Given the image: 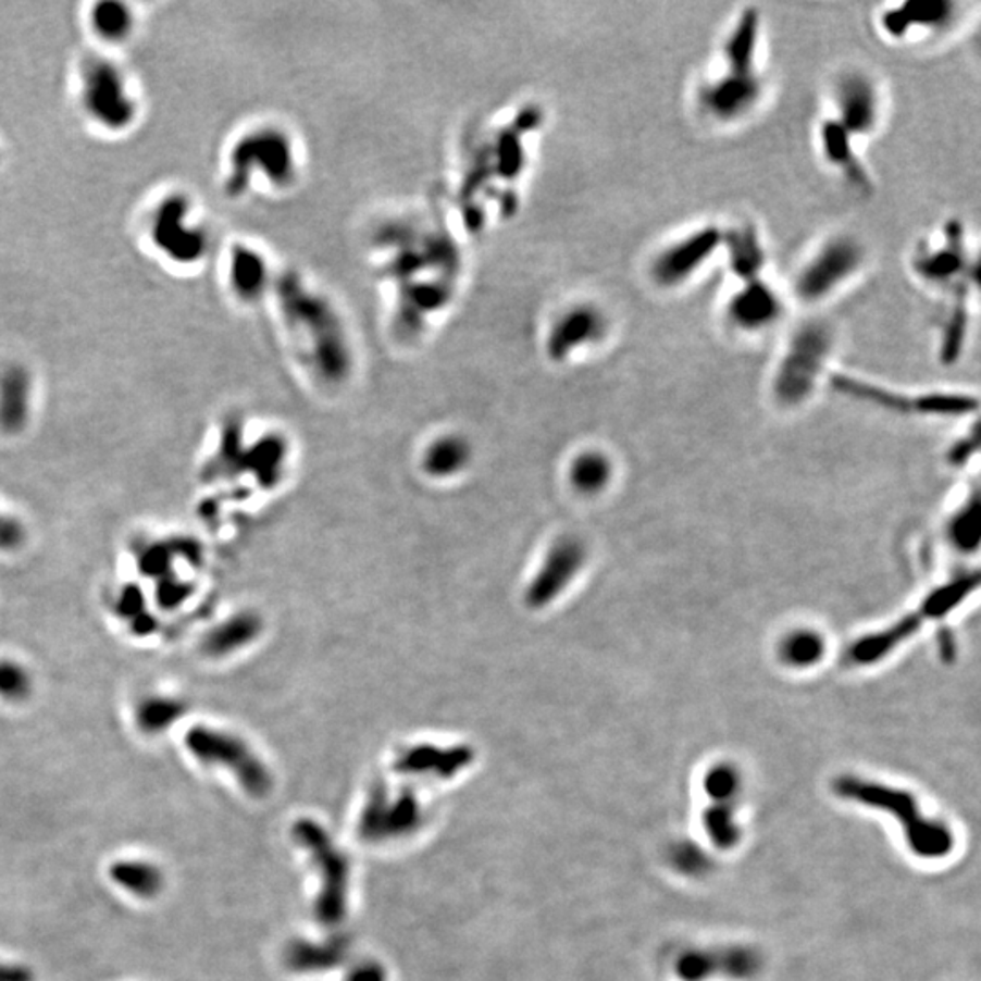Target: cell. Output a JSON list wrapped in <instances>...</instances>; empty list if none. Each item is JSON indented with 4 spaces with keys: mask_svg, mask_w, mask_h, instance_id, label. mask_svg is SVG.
<instances>
[{
    "mask_svg": "<svg viewBox=\"0 0 981 981\" xmlns=\"http://www.w3.org/2000/svg\"><path fill=\"white\" fill-rule=\"evenodd\" d=\"M785 314V302L778 289L766 278L740 282L729 295L723 319L738 335H760L780 324Z\"/></svg>",
    "mask_w": 981,
    "mask_h": 981,
    "instance_id": "15",
    "label": "cell"
},
{
    "mask_svg": "<svg viewBox=\"0 0 981 981\" xmlns=\"http://www.w3.org/2000/svg\"><path fill=\"white\" fill-rule=\"evenodd\" d=\"M278 302L287 335L308 349L320 378L332 386L348 381L353 371L351 332L337 303L300 275L281 282Z\"/></svg>",
    "mask_w": 981,
    "mask_h": 981,
    "instance_id": "1",
    "label": "cell"
},
{
    "mask_svg": "<svg viewBox=\"0 0 981 981\" xmlns=\"http://www.w3.org/2000/svg\"><path fill=\"white\" fill-rule=\"evenodd\" d=\"M29 381L24 371L12 368L0 376V422L8 430L18 427L28 411Z\"/></svg>",
    "mask_w": 981,
    "mask_h": 981,
    "instance_id": "29",
    "label": "cell"
},
{
    "mask_svg": "<svg viewBox=\"0 0 981 981\" xmlns=\"http://www.w3.org/2000/svg\"><path fill=\"white\" fill-rule=\"evenodd\" d=\"M980 585V574L970 573L951 580L948 584L936 587L923 598L920 606L899 618L893 625L866 634L856 639L845 653V660L855 668H869L874 663L883 662L891 657L894 650L899 649L905 642L920 633L927 622H936L940 618L947 617L956 607L961 606Z\"/></svg>",
    "mask_w": 981,
    "mask_h": 981,
    "instance_id": "3",
    "label": "cell"
},
{
    "mask_svg": "<svg viewBox=\"0 0 981 981\" xmlns=\"http://www.w3.org/2000/svg\"><path fill=\"white\" fill-rule=\"evenodd\" d=\"M967 248L964 224L954 219L943 226L940 244L918 248L912 257V270L929 286L951 291L954 298L969 297L970 282L976 284L978 276V264L970 259Z\"/></svg>",
    "mask_w": 981,
    "mask_h": 981,
    "instance_id": "8",
    "label": "cell"
},
{
    "mask_svg": "<svg viewBox=\"0 0 981 981\" xmlns=\"http://www.w3.org/2000/svg\"><path fill=\"white\" fill-rule=\"evenodd\" d=\"M611 476V460L598 451L582 452L569 469V480L582 495H596L606 489Z\"/></svg>",
    "mask_w": 981,
    "mask_h": 981,
    "instance_id": "31",
    "label": "cell"
},
{
    "mask_svg": "<svg viewBox=\"0 0 981 981\" xmlns=\"http://www.w3.org/2000/svg\"><path fill=\"white\" fill-rule=\"evenodd\" d=\"M834 121L850 137H869L882 119V97L877 80L861 70L840 73L833 84Z\"/></svg>",
    "mask_w": 981,
    "mask_h": 981,
    "instance_id": "14",
    "label": "cell"
},
{
    "mask_svg": "<svg viewBox=\"0 0 981 981\" xmlns=\"http://www.w3.org/2000/svg\"><path fill=\"white\" fill-rule=\"evenodd\" d=\"M723 227L704 224L680 235L649 260V281L663 291L687 286L722 251Z\"/></svg>",
    "mask_w": 981,
    "mask_h": 981,
    "instance_id": "7",
    "label": "cell"
},
{
    "mask_svg": "<svg viewBox=\"0 0 981 981\" xmlns=\"http://www.w3.org/2000/svg\"><path fill=\"white\" fill-rule=\"evenodd\" d=\"M818 137L823 160L829 166L839 170L840 175L861 194H871V175L867 172L866 164L861 162L855 138L850 137L833 116H829L820 124Z\"/></svg>",
    "mask_w": 981,
    "mask_h": 981,
    "instance_id": "22",
    "label": "cell"
},
{
    "mask_svg": "<svg viewBox=\"0 0 981 981\" xmlns=\"http://www.w3.org/2000/svg\"><path fill=\"white\" fill-rule=\"evenodd\" d=\"M270 264L259 251L248 246L235 248L229 264V282L237 297L249 302L264 297L270 289Z\"/></svg>",
    "mask_w": 981,
    "mask_h": 981,
    "instance_id": "25",
    "label": "cell"
},
{
    "mask_svg": "<svg viewBox=\"0 0 981 981\" xmlns=\"http://www.w3.org/2000/svg\"><path fill=\"white\" fill-rule=\"evenodd\" d=\"M778 655L788 668H812L816 663L822 662L825 657V639L816 631L798 629L782 639Z\"/></svg>",
    "mask_w": 981,
    "mask_h": 981,
    "instance_id": "30",
    "label": "cell"
},
{
    "mask_svg": "<svg viewBox=\"0 0 981 981\" xmlns=\"http://www.w3.org/2000/svg\"><path fill=\"white\" fill-rule=\"evenodd\" d=\"M948 538L964 551L978 547L980 542V506L978 500L961 509L948 525Z\"/></svg>",
    "mask_w": 981,
    "mask_h": 981,
    "instance_id": "37",
    "label": "cell"
},
{
    "mask_svg": "<svg viewBox=\"0 0 981 981\" xmlns=\"http://www.w3.org/2000/svg\"><path fill=\"white\" fill-rule=\"evenodd\" d=\"M956 17V4L948 0H909L889 8L880 17V28L891 40H904L915 32L937 34Z\"/></svg>",
    "mask_w": 981,
    "mask_h": 981,
    "instance_id": "19",
    "label": "cell"
},
{
    "mask_svg": "<svg viewBox=\"0 0 981 981\" xmlns=\"http://www.w3.org/2000/svg\"><path fill=\"white\" fill-rule=\"evenodd\" d=\"M110 877L119 887L138 898H153L164 887V877L159 867L148 861H116L110 869Z\"/></svg>",
    "mask_w": 981,
    "mask_h": 981,
    "instance_id": "28",
    "label": "cell"
},
{
    "mask_svg": "<svg viewBox=\"0 0 981 981\" xmlns=\"http://www.w3.org/2000/svg\"><path fill=\"white\" fill-rule=\"evenodd\" d=\"M969 333V297L954 298L953 309L943 325L940 357L943 364H954L964 351L965 338Z\"/></svg>",
    "mask_w": 981,
    "mask_h": 981,
    "instance_id": "32",
    "label": "cell"
},
{
    "mask_svg": "<svg viewBox=\"0 0 981 981\" xmlns=\"http://www.w3.org/2000/svg\"><path fill=\"white\" fill-rule=\"evenodd\" d=\"M731 275L740 282L763 278L767 249L760 229L753 222L723 227L722 251Z\"/></svg>",
    "mask_w": 981,
    "mask_h": 981,
    "instance_id": "21",
    "label": "cell"
},
{
    "mask_svg": "<svg viewBox=\"0 0 981 981\" xmlns=\"http://www.w3.org/2000/svg\"><path fill=\"white\" fill-rule=\"evenodd\" d=\"M0 981H35L34 970L26 965L0 961Z\"/></svg>",
    "mask_w": 981,
    "mask_h": 981,
    "instance_id": "43",
    "label": "cell"
},
{
    "mask_svg": "<svg viewBox=\"0 0 981 981\" xmlns=\"http://www.w3.org/2000/svg\"><path fill=\"white\" fill-rule=\"evenodd\" d=\"M384 972L378 965H364L360 969L355 970L351 974V981H384Z\"/></svg>",
    "mask_w": 981,
    "mask_h": 981,
    "instance_id": "44",
    "label": "cell"
},
{
    "mask_svg": "<svg viewBox=\"0 0 981 981\" xmlns=\"http://www.w3.org/2000/svg\"><path fill=\"white\" fill-rule=\"evenodd\" d=\"M834 349L833 327L823 320L799 324L785 343L772 375V397L782 408H798L809 400L822 378Z\"/></svg>",
    "mask_w": 981,
    "mask_h": 981,
    "instance_id": "4",
    "label": "cell"
},
{
    "mask_svg": "<svg viewBox=\"0 0 981 981\" xmlns=\"http://www.w3.org/2000/svg\"><path fill=\"white\" fill-rule=\"evenodd\" d=\"M734 788H736V772H734L731 767L720 766L709 772V777H707V791H709L712 796L723 798V796L733 793Z\"/></svg>",
    "mask_w": 981,
    "mask_h": 981,
    "instance_id": "41",
    "label": "cell"
},
{
    "mask_svg": "<svg viewBox=\"0 0 981 981\" xmlns=\"http://www.w3.org/2000/svg\"><path fill=\"white\" fill-rule=\"evenodd\" d=\"M295 836L314 855L324 878V891L314 905V915L325 926H335L346 915L348 864L316 823H297Z\"/></svg>",
    "mask_w": 981,
    "mask_h": 981,
    "instance_id": "13",
    "label": "cell"
},
{
    "mask_svg": "<svg viewBox=\"0 0 981 981\" xmlns=\"http://www.w3.org/2000/svg\"><path fill=\"white\" fill-rule=\"evenodd\" d=\"M940 645H942V657L947 658L948 662H953L954 657H956V645H954V636L951 631H945L942 634Z\"/></svg>",
    "mask_w": 981,
    "mask_h": 981,
    "instance_id": "45",
    "label": "cell"
},
{
    "mask_svg": "<svg viewBox=\"0 0 981 981\" xmlns=\"http://www.w3.org/2000/svg\"><path fill=\"white\" fill-rule=\"evenodd\" d=\"M262 618L254 612H240L237 617L229 618L206 639V649L215 657H224L227 653L243 649L259 638L262 633Z\"/></svg>",
    "mask_w": 981,
    "mask_h": 981,
    "instance_id": "26",
    "label": "cell"
},
{
    "mask_svg": "<svg viewBox=\"0 0 981 981\" xmlns=\"http://www.w3.org/2000/svg\"><path fill=\"white\" fill-rule=\"evenodd\" d=\"M473 761V750L465 745L458 747H435L419 745L406 750L397 760V769L413 774H435V777H455Z\"/></svg>",
    "mask_w": 981,
    "mask_h": 981,
    "instance_id": "24",
    "label": "cell"
},
{
    "mask_svg": "<svg viewBox=\"0 0 981 981\" xmlns=\"http://www.w3.org/2000/svg\"><path fill=\"white\" fill-rule=\"evenodd\" d=\"M761 15L756 8L747 7L723 40V70L733 73H758Z\"/></svg>",
    "mask_w": 981,
    "mask_h": 981,
    "instance_id": "23",
    "label": "cell"
},
{
    "mask_svg": "<svg viewBox=\"0 0 981 981\" xmlns=\"http://www.w3.org/2000/svg\"><path fill=\"white\" fill-rule=\"evenodd\" d=\"M609 333L611 319L606 309L589 300H579L552 314L544 332V348L552 362H566L580 351L604 344Z\"/></svg>",
    "mask_w": 981,
    "mask_h": 981,
    "instance_id": "10",
    "label": "cell"
},
{
    "mask_svg": "<svg viewBox=\"0 0 981 981\" xmlns=\"http://www.w3.org/2000/svg\"><path fill=\"white\" fill-rule=\"evenodd\" d=\"M188 204L183 199H170L162 204L154 215L153 232L154 244L173 260H181L184 264H191L206 253L204 233L188 226Z\"/></svg>",
    "mask_w": 981,
    "mask_h": 981,
    "instance_id": "18",
    "label": "cell"
},
{
    "mask_svg": "<svg viewBox=\"0 0 981 981\" xmlns=\"http://www.w3.org/2000/svg\"><path fill=\"white\" fill-rule=\"evenodd\" d=\"M707 831L711 834V839L717 842L718 847H731L736 842V829L733 828V820L728 810L711 809L707 812L706 818Z\"/></svg>",
    "mask_w": 981,
    "mask_h": 981,
    "instance_id": "40",
    "label": "cell"
},
{
    "mask_svg": "<svg viewBox=\"0 0 981 981\" xmlns=\"http://www.w3.org/2000/svg\"><path fill=\"white\" fill-rule=\"evenodd\" d=\"M186 745L191 755L208 766H221L237 777L246 793L264 796L270 793L271 780L268 767L249 749L244 740L216 729L194 728L186 734Z\"/></svg>",
    "mask_w": 981,
    "mask_h": 981,
    "instance_id": "9",
    "label": "cell"
},
{
    "mask_svg": "<svg viewBox=\"0 0 981 981\" xmlns=\"http://www.w3.org/2000/svg\"><path fill=\"white\" fill-rule=\"evenodd\" d=\"M183 715V701L154 696L137 707V723L144 733L159 734L170 729V725L177 722Z\"/></svg>",
    "mask_w": 981,
    "mask_h": 981,
    "instance_id": "36",
    "label": "cell"
},
{
    "mask_svg": "<svg viewBox=\"0 0 981 981\" xmlns=\"http://www.w3.org/2000/svg\"><path fill=\"white\" fill-rule=\"evenodd\" d=\"M753 964H755V959L750 958V954L747 953L731 951L725 961L720 959V964L717 961V956H712V954H691L680 961L679 972L684 980L698 981L707 976V972H711L712 967H720L728 972L747 974L753 969Z\"/></svg>",
    "mask_w": 981,
    "mask_h": 981,
    "instance_id": "33",
    "label": "cell"
},
{
    "mask_svg": "<svg viewBox=\"0 0 981 981\" xmlns=\"http://www.w3.org/2000/svg\"><path fill=\"white\" fill-rule=\"evenodd\" d=\"M834 788L842 798L855 799L858 804L893 812L904 825L910 849L918 856L942 858L953 847V836L948 829L923 818L915 798L905 791L850 777L840 778Z\"/></svg>",
    "mask_w": 981,
    "mask_h": 981,
    "instance_id": "5",
    "label": "cell"
},
{
    "mask_svg": "<svg viewBox=\"0 0 981 981\" xmlns=\"http://www.w3.org/2000/svg\"><path fill=\"white\" fill-rule=\"evenodd\" d=\"M84 104L104 126L121 129L133 121L135 105L127 94L126 80L108 62H95L84 78Z\"/></svg>",
    "mask_w": 981,
    "mask_h": 981,
    "instance_id": "17",
    "label": "cell"
},
{
    "mask_svg": "<svg viewBox=\"0 0 981 981\" xmlns=\"http://www.w3.org/2000/svg\"><path fill=\"white\" fill-rule=\"evenodd\" d=\"M978 451V435L969 436V438H965V440L958 442L956 446L951 449L948 452V462L953 463V465H964L965 462H969L970 457Z\"/></svg>",
    "mask_w": 981,
    "mask_h": 981,
    "instance_id": "42",
    "label": "cell"
},
{
    "mask_svg": "<svg viewBox=\"0 0 981 981\" xmlns=\"http://www.w3.org/2000/svg\"><path fill=\"white\" fill-rule=\"evenodd\" d=\"M300 144L281 126H260L238 138L229 154L227 194H248L253 181L270 186V191L286 194L302 178Z\"/></svg>",
    "mask_w": 981,
    "mask_h": 981,
    "instance_id": "2",
    "label": "cell"
},
{
    "mask_svg": "<svg viewBox=\"0 0 981 981\" xmlns=\"http://www.w3.org/2000/svg\"><path fill=\"white\" fill-rule=\"evenodd\" d=\"M471 457H473V451L463 436L447 435L427 447L422 465H424L425 473H430L431 476L447 479V476L463 471Z\"/></svg>",
    "mask_w": 981,
    "mask_h": 981,
    "instance_id": "27",
    "label": "cell"
},
{
    "mask_svg": "<svg viewBox=\"0 0 981 981\" xmlns=\"http://www.w3.org/2000/svg\"><path fill=\"white\" fill-rule=\"evenodd\" d=\"M831 386L842 395L856 398L861 402L874 403L894 413L929 414V417H964L974 413L978 400L970 395L959 393H927L907 397L898 392H891L871 382L858 381L856 376L833 375Z\"/></svg>",
    "mask_w": 981,
    "mask_h": 981,
    "instance_id": "11",
    "label": "cell"
},
{
    "mask_svg": "<svg viewBox=\"0 0 981 981\" xmlns=\"http://www.w3.org/2000/svg\"><path fill=\"white\" fill-rule=\"evenodd\" d=\"M766 83L758 73H718L704 80L696 91V105L701 115L717 124H734L760 108Z\"/></svg>",
    "mask_w": 981,
    "mask_h": 981,
    "instance_id": "12",
    "label": "cell"
},
{
    "mask_svg": "<svg viewBox=\"0 0 981 981\" xmlns=\"http://www.w3.org/2000/svg\"><path fill=\"white\" fill-rule=\"evenodd\" d=\"M94 24L105 39H122L132 28V15L122 4H100L94 13Z\"/></svg>",
    "mask_w": 981,
    "mask_h": 981,
    "instance_id": "38",
    "label": "cell"
},
{
    "mask_svg": "<svg viewBox=\"0 0 981 981\" xmlns=\"http://www.w3.org/2000/svg\"><path fill=\"white\" fill-rule=\"evenodd\" d=\"M866 257V246L853 235L823 240L796 271L794 297L805 306L825 302L864 270Z\"/></svg>",
    "mask_w": 981,
    "mask_h": 981,
    "instance_id": "6",
    "label": "cell"
},
{
    "mask_svg": "<svg viewBox=\"0 0 981 981\" xmlns=\"http://www.w3.org/2000/svg\"><path fill=\"white\" fill-rule=\"evenodd\" d=\"M419 822V804L411 794L392 799L384 791H376L362 816L360 833L368 840L393 839L411 833Z\"/></svg>",
    "mask_w": 981,
    "mask_h": 981,
    "instance_id": "20",
    "label": "cell"
},
{
    "mask_svg": "<svg viewBox=\"0 0 981 981\" xmlns=\"http://www.w3.org/2000/svg\"><path fill=\"white\" fill-rule=\"evenodd\" d=\"M253 460H251L253 473L259 476L262 485L273 487L281 479L282 469L286 463V440L281 436H265L264 440H260L253 447Z\"/></svg>",
    "mask_w": 981,
    "mask_h": 981,
    "instance_id": "34",
    "label": "cell"
},
{
    "mask_svg": "<svg viewBox=\"0 0 981 981\" xmlns=\"http://www.w3.org/2000/svg\"><path fill=\"white\" fill-rule=\"evenodd\" d=\"M344 943H295L286 954V961L291 969L311 970L330 969L344 956Z\"/></svg>",
    "mask_w": 981,
    "mask_h": 981,
    "instance_id": "35",
    "label": "cell"
},
{
    "mask_svg": "<svg viewBox=\"0 0 981 981\" xmlns=\"http://www.w3.org/2000/svg\"><path fill=\"white\" fill-rule=\"evenodd\" d=\"M587 560L584 542L576 536H563L552 544L546 560L525 589V604L531 609L551 606L573 580L579 576Z\"/></svg>",
    "mask_w": 981,
    "mask_h": 981,
    "instance_id": "16",
    "label": "cell"
},
{
    "mask_svg": "<svg viewBox=\"0 0 981 981\" xmlns=\"http://www.w3.org/2000/svg\"><path fill=\"white\" fill-rule=\"evenodd\" d=\"M29 693L28 674L15 663H0V696L7 700H23Z\"/></svg>",
    "mask_w": 981,
    "mask_h": 981,
    "instance_id": "39",
    "label": "cell"
}]
</instances>
